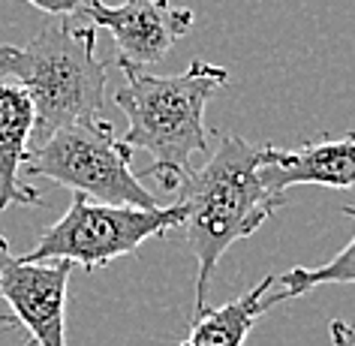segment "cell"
<instances>
[{"mask_svg":"<svg viewBox=\"0 0 355 346\" xmlns=\"http://www.w3.org/2000/svg\"><path fill=\"white\" fill-rule=\"evenodd\" d=\"M259 159L262 145L223 132L214 154H208L178 187V205L184 208L181 229L199 262L196 313L208 307V286L223 253L235 241L259 232V226L286 202V196L271 193L259 178Z\"/></svg>","mask_w":355,"mask_h":346,"instance_id":"6da1fadb","label":"cell"},{"mask_svg":"<svg viewBox=\"0 0 355 346\" xmlns=\"http://www.w3.org/2000/svg\"><path fill=\"white\" fill-rule=\"evenodd\" d=\"M24 3L37 6V10L55 15V19H87V12L94 10L100 0H24Z\"/></svg>","mask_w":355,"mask_h":346,"instance_id":"7c38bea8","label":"cell"},{"mask_svg":"<svg viewBox=\"0 0 355 346\" xmlns=\"http://www.w3.org/2000/svg\"><path fill=\"white\" fill-rule=\"evenodd\" d=\"M130 166L132 150L114 136L109 121L96 118L51 132L28 150L21 168L31 178H49L103 205L159 208Z\"/></svg>","mask_w":355,"mask_h":346,"instance_id":"277c9868","label":"cell"},{"mask_svg":"<svg viewBox=\"0 0 355 346\" xmlns=\"http://www.w3.org/2000/svg\"><path fill=\"white\" fill-rule=\"evenodd\" d=\"M87 19L114 37L118 64L145 69L159 64L178 40L187 37L196 12L190 6H175L172 0H123L121 6H105L100 0Z\"/></svg>","mask_w":355,"mask_h":346,"instance_id":"52a82bcc","label":"cell"},{"mask_svg":"<svg viewBox=\"0 0 355 346\" xmlns=\"http://www.w3.org/2000/svg\"><path fill=\"white\" fill-rule=\"evenodd\" d=\"M184 223V208H127L103 205L87 196L73 193L67 214L40 235L37 247L21 256L24 262H69L82 265L85 271L105 268L121 256L136 253L150 238H163L168 229Z\"/></svg>","mask_w":355,"mask_h":346,"instance_id":"5b68a950","label":"cell"},{"mask_svg":"<svg viewBox=\"0 0 355 346\" xmlns=\"http://www.w3.org/2000/svg\"><path fill=\"white\" fill-rule=\"evenodd\" d=\"M331 340H334V346H355V328L340 322V319H334L331 322Z\"/></svg>","mask_w":355,"mask_h":346,"instance_id":"4fadbf2b","label":"cell"},{"mask_svg":"<svg viewBox=\"0 0 355 346\" xmlns=\"http://www.w3.org/2000/svg\"><path fill=\"white\" fill-rule=\"evenodd\" d=\"M274 286H277V277L268 274L250 292L238 295L229 304L205 307L202 313H196V319L190 325V334L178 346H244L256 319L262 313H268L274 304H280L277 292H271Z\"/></svg>","mask_w":355,"mask_h":346,"instance_id":"30bf717a","label":"cell"},{"mask_svg":"<svg viewBox=\"0 0 355 346\" xmlns=\"http://www.w3.org/2000/svg\"><path fill=\"white\" fill-rule=\"evenodd\" d=\"M340 214L355 220V205H343ZM328 283H343V286L346 283H355V235L325 265H316V268H292L286 274H277V301H292L298 295H307L316 286H328Z\"/></svg>","mask_w":355,"mask_h":346,"instance_id":"8fae6325","label":"cell"},{"mask_svg":"<svg viewBox=\"0 0 355 346\" xmlns=\"http://www.w3.org/2000/svg\"><path fill=\"white\" fill-rule=\"evenodd\" d=\"M69 262H24L0 235V298L37 346H67V286Z\"/></svg>","mask_w":355,"mask_h":346,"instance_id":"8992f818","label":"cell"},{"mask_svg":"<svg viewBox=\"0 0 355 346\" xmlns=\"http://www.w3.org/2000/svg\"><path fill=\"white\" fill-rule=\"evenodd\" d=\"M123 87L114 94L118 109L127 114L123 145L148 150L154 166L139 172V181L157 178L163 190H178L196 168V157H208L205 109L211 96L229 85V73L208 60H190L178 76H154L145 69L118 64Z\"/></svg>","mask_w":355,"mask_h":346,"instance_id":"7a4b0ae2","label":"cell"},{"mask_svg":"<svg viewBox=\"0 0 355 346\" xmlns=\"http://www.w3.org/2000/svg\"><path fill=\"white\" fill-rule=\"evenodd\" d=\"M0 78L15 82L33 105V136L103 118L105 64L96 58V28L55 19L28 46H0Z\"/></svg>","mask_w":355,"mask_h":346,"instance_id":"3957f363","label":"cell"},{"mask_svg":"<svg viewBox=\"0 0 355 346\" xmlns=\"http://www.w3.org/2000/svg\"><path fill=\"white\" fill-rule=\"evenodd\" d=\"M33 105L15 82L0 78V211L12 205H40L37 187L21 181V166L31 150Z\"/></svg>","mask_w":355,"mask_h":346,"instance_id":"9c48e42d","label":"cell"},{"mask_svg":"<svg viewBox=\"0 0 355 346\" xmlns=\"http://www.w3.org/2000/svg\"><path fill=\"white\" fill-rule=\"evenodd\" d=\"M259 178L271 193L286 196L295 184H319V187H355V136L304 141L295 150L262 145Z\"/></svg>","mask_w":355,"mask_h":346,"instance_id":"ba28073f","label":"cell"}]
</instances>
